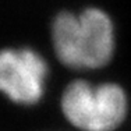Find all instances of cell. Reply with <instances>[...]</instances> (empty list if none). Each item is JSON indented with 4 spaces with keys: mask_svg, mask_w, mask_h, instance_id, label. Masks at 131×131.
I'll return each mask as SVG.
<instances>
[{
    "mask_svg": "<svg viewBox=\"0 0 131 131\" xmlns=\"http://www.w3.org/2000/svg\"><path fill=\"white\" fill-rule=\"evenodd\" d=\"M52 39L59 60L71 68L103 67L114 50L113 24L98 8H86L78 15L59 14L53 21Z\"/></svg>",
    "mask_w": 131,
    "mask_h": 131,
    "instance_id": "obj_1",
    "label": "cell"
},
{
    "mask_svg": "<svg viewBox=\"0 0 131 131\" xmlns=\"http://www.w3.org/2000/svg\"><path fill=\"white\" fill-rule=\"evenodd\" d=\"M61 109L68 121L84 131H112L126 117L127 98L116 84L75 81L66 88Z\"/></svg>",
    "mask_w": 131,
    "mask_h": 131,
    "instance_id": "obj_2",
    "label": "cell"
},
{
    "mask_svg": "<svg viewBox=\"0 0 131 131\" xmlns=\"http://www.w3.org/2000/svg\"><path fill=\"white\" fill-rule=\"evenodd\" d=\"M48 64L31 49L0 52V91L21 105H32L43 95Z\"/></svg>",
    "mask_w": 131,
    "mask_h": 131,
    "instance_id": "obj_3",
    "label": "cell"
}]
</instances>
